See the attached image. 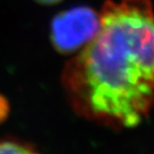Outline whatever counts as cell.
<instances>
[{
  "mask_svg": "<svg viewBox=\"0 0 154 154\" xmlns=\"http://www.w3.org/2000/svg\"><path fill=\"white\" fill-rule=\"evenodd\" d=\"M152 45H153V49H154V33H153V39H152Z\"/></svg>",
  "mask_w": 154,
  "mask_h": 154,
  "instance_id": "8992f818",
  "label": "cell"
},
{
  "mask_svg": "<svg viewBox=\"0 0 154 154\" xmlns=\"http://www.w3.org/2000/svg\"><path fill=\"white\" fill-rule=\"evenodd\" d=\"M0 154H40L33 147L15 140L0 139Z\"/></svg>",
  "mask_w": 154,
  "mask_h": 154,
  "instance_id": "3957f363",
  "label": "cell"
},
{
  "mask_svg": "<svg viewBox=\"0 0 154 154\" xmlns=\"http://www.w3.org/2000/svg\"><path fill=\"white\" fill-rule=\"evenodd\" d=\"M100 27L99 15L88 6L60 12L51 22L50 38L57 51L70 54L93 39Z\"/></svg>",
  "mask_w": 154,
  "mask_h": 154,
  "instance_id": "7a4b0ae2",
  "label": "cell"
},
{
  "mask_svg": "<svg viewBox=\"0 0 154 154\" xmlns=\"http://www.w3.org/2000/svg\"><path fill=\"white\" fill-rule=\"evenodd\" d=\"M42 4H54V3H57V2H60L61 0H36Z\"/></svg>",
  "mask_w": 154,
  "mask_h": 154,
  "instance_id": "5b68a950",
  "label": "cell"
},
{
  "mask_svg": "<svg viewBox=\"0 0 154 154\" xmlns=\"http://www.w3.org/2000/svg\"><path fill=\"white\" fill-rule=\"evenodd\" d=\"M96 36L69 60L62 84L76 113L112 128H131L154 107L151 0L106 1Z\"/></svg>",
  "mask_w": 154,
  "mask_h": 154,
  "instance_id": "6da1fadb",
  "label": "cell"
},
{
  "mask_svg": "<svg viewBox=\"0 0 154 154\" xmlns=\"http://www.w3.org/2000/svg\"><path fill=\"white\" fill-rule=\"evenodd\" d=\"M8 112V104L3 97L0 96V121L5 118Z\"/></svg>",
  "mask_w": 154,
  "mask_h": 154,
  "instance_id": "277c9868",
  "label": "cell"
}]
</instances>
